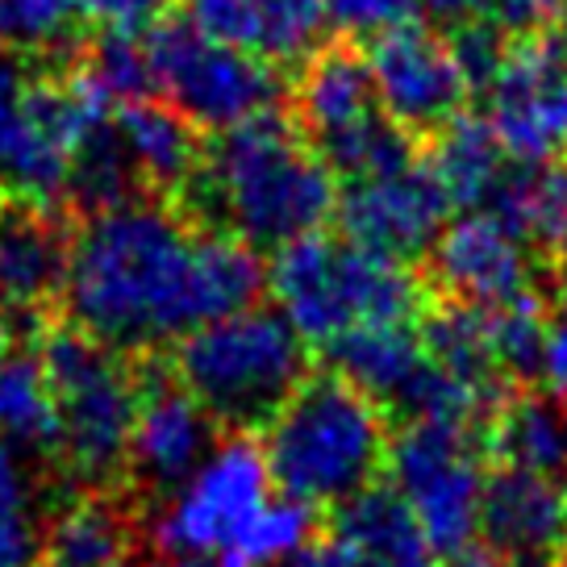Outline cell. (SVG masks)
I'll list each match as a JSON object with an SVG mask.
<instances>
[{"mask_svg": "<svg viewBox=\"0 0 567 567\" xmlns=\"http://www.w3.org/2000/svg\"><path fill=\"white\" fill-rule=\"evenodd\" d=\"M484 463L480 425L413 417L392 430L389 484L409 501L430 555H451L480 534Z\"/></svg>", "mask_w": 567, "mask_h": 567, "instance_id": "8fae6325", "label": "cell"}, {"mask_svg": "<svg viewBox=\"0 0 567 567\" xmlns=\"http://www.w3.org/2000/svg\"><path fill=\"white\" fill-rule=\"evenodd\" d=\"M334 179L301 125L271 109L217 130L209 146H200L196 176L184 193L196 196L193 205L205 226L234 234L255 250H280L334 217Z\"/></svg>", "mask_w": 567, "mask_h": 567, "instance_id": "7a4b0ae2", "label": "cell"}, {"mask_svg": "<svg viewBox=\"0 0 567 567\" xmlns=\"http://www.w3.org/2000/svg\"><path fill=\"white\" fill-rule=\"evenodd\" d=\"M155 92L196 130H230L271 113L284 96L280 68L264 54L238 51L193 30L184 18H159L146 30Z\"/></svg>", "mask_w": 567, "mask_h": 567, "instance_id": "30bf717a", "label": "cell"}, {"mask_svg": "<svg viewBox=\"0 0 567 567\" xmlns=\"http://www.w3.org/2000/svg\"><path fill=\"white\" fill-rule=\"evenodd\" d=\"M267 292L288 326L318 347L368 321H417L430 301L422 271L321 230L271 255Z\"/></svg>", "mask_w": 567, "mask_h": 567, "instance_id": "277c9868", "label": "cell"}, {"mask_svg": "<svg viewBox=\"0 0 567 567\" xmlns=\"http://www.w3.org/2000/svg\"><path fill=\"white\" fill-rule=\"evenodd\" d=\"M276 496L264 443L247 430L217 439L193 476L163 496V509L151 522V543L172 559H230L247 538L255 517Z\"/></svg>", "mask_w": 567, "mask_h": 567, "instance_id": "9c48e42d", "label": "cell"}, {"mask_svg": "<svg viewBox=\"0 0 567 567\" xmlns=\"http://www.w3.org/2000/svg\"><path fill=\"white\" fill-rule=\"evenodd\" d=\"M555 567H567V543L559 547V555H555Z\"/></svg>", "mask_w": 567, "mask_h": 567, "instance_id": "7bdbcfd3", "label": "cell"}, {"mask_svg": "<svg viewBox=\"0 0 567 567\" xmlns=\"http://www.w3.org/2000/svg\"><path fill=\"white\" fill-rule=\"evenodd\" d=\"M172 375L226 430H264L267 417L309 375L305 338L280 309L247 305L176 342Z\"/></svg>", "mask_w": 567, "mask_h": 567, "instance_id": "5b68a950", "label": "cell"}, {"mask_svg": "<svg viewBox=\"0 0 567 567\" xmlns=\"http://www.w3.org/2000/svg\"><path fill=\"white\" fill-rule=\"evenodd\" d=\"M38 359L59 405V455L54 460L89 488H109L125 467L130 430L138 413L142 380L130 372L122 351L84 334L80 326H59L42 338Z\"/></svg>", "mask_w": 567, "mask_h": 567, "instance_id": "8992f818", "label": "cell"}, {"mask_svg": "<svg viewBox=\"0 0 567 567\" xmlns=\"http://www.w3.org/2000/svg\"><path fill=\"white\" fill-rule=\"evenodd\" d=\"M451 200L443 184L430 176L422 159L384 172V176L347 179L338 193V230L354 247L389 255V259H425L434 238L443 234Z\"/></svg>", "mask_w": 567, "mask_h": 567, "instance_id": "5bb4252c", "label": "cell"}, {"mask_svg": "<svg viewBox=\"0 0 567 567\" xmlns=\"http://www.w3.org/2000/svg\"><path fill=\"white\" fill-rule=\"evenodd\" d=\"M172 0H89V18L101 30H125V34H142L163 18Z\"/></svg>", "mask_w": 567, "mask_h": 567, "instance_id": "e575fe53", "label": "cell"}, {"mask_svg": "<svg viewBox=\"0 0 567 567\" xmlns=\"http://www.w3.org/2000/svg\"><path fill=\"white\" fill-rule=\"evenodd\" d=\"M417 159L430 167V176L443 184V193L451 205H463V209H480L488 205L493 188L505 176V146L493 134L488 117L480 113H467L463 109L460 117L430 134L422 142V155Z\"/></svg>", "mask_w": 567, "mask_h": 567, "instance_id": "cb8c5ba5", "label": "cell"}, {"mask_svg": "<svg viewBox=\"0 0 567 567\" xmlns=\"http://www.w3.org/2000/svg\"><path fill=\"white\" fill-rule=\"evenodd\" d=\"M559 493H564V509H567V476L559 480Z\"/></svg>", "mask_w": 567, "mask_h": 567, "instance_id": "ee69618b", "label": "cell"}, {"mask_svg": "<svg viewBox=\"0 0 567 567\" xmlns=\"http://www.w3.org/2000/svg\"><path fill=\"white\" fill-rule=\"evenodd\" d=\"M142 567H226L221 559H163V564H142Z\"/></svg>", "mask_w": 567, "mask_h": 567, "instance_id": "60d3db41", "label": "cell"}, {"mask_svg": "<svg viewBox=\"0 0 567 567\" xmlns=\"http://www.w3.org/2000/svg\"><path fill=\"white\" fill-rule=\"evenodd\" d=\"M547 42H550V51L559 54L567 63V0L559 4V13H555V21L547 25Z\"/></svg>", "mask_w": 567, "mask_h": 567, "instance_id": "f35d334b", "label": "cell"}, {"mask_svg": "<svg viewBox=\"0 0 567 567\" xmlns=\"http://www.w3.org/2000/svg\"><path fill=\"white\" fill-rule=\"evenodd\" d=\"M313 538V509L276 493L267 501V509L255 517L247 538L234 547L226 567H280L288 555H297Z\"/></svg>", "mask_w": 567, "mask_h": 567, "instance_id": "f546056e", "label": "cell"}, {"mask_svg": "<svg viewBox=\"0 0 567 567\" xmlns=\"http://www.w3.org/2000/svg\"><path fill=\"white\" fill-rule=\"evenodd\" d=\"M439 567H514V564H509L501 550L488 547V543H467V547L443 555V564Z\"/></svg>", "mask_w": 567, "mask_h": 567, "instance_id": "74e56055", "label": "cell"}, {"mask_svg": "<svg viewBox=\"0 0 567 567\" xmlns=\"http://www.w3.org/2000/svg\"><path fill=\"white\" fill-rule=\"evenodd\" d=\"M113 130L122 138V151L142 188L155 193H184L200 163L196 125L176 113L167 101H130L113 109Z\"/></svg>", "mask_w": 567, "mask_h": 567, "instance_id": "44dd1931", "label": "cell"}, {"mask_svg": "<svg viewBox=\"0 0 567 567\" xmlns=\"http://www.w3.org/2000/svg\"><path fill=\"white\" fill-rule=\"evenodd\" d=\"M368 63H372L384 113L405 134H413L417 146L430 134H439L451 117H460L472 101V84L446 34H434L417 21H405L375 38Z\"/></svg>", "mask_w": 567, "mask_h": 567, "instance_id": "4fadbf2b", "label": "cell"}, {"mask_svg": "<svg viewBox=\"0 0 567 567\" xmlns=\"http://www.w3.org/2000/svg\"><path fill=\"white\" fill-rule=\"evenodd\" d=\"M89 21V0H0V47L18 54L63 47Z\"/></svg>", "mask_w": 567, "mask_h": 567, "instance_id": "4dcf8cb0", "label": "cell"}, {"mask_svg": "<svg viewBox=\"0 0 567 567\" xmlns=\"http://www.w3.org/2000/svg\"><path fill=\"white\" fill-rule=\"evenodd\" d=\"M13 354H18V351H13V321L0 313V368H4Z\"/></svg>", "mask_w": 567, "mask_h": 567, "instance_id": "ab89813d", "label": "cell"}, {"mask_svg": "<svg viewBox=\"0 0 567 567\" xmlns=\"http://www.w3.org/2000/svg\"><path fill=\"white\" fill-rule=\"evenodd\" d=\"M0 443L30 460L59 455V405L38 354H13L0 368Z\"/></svg>", "mask_w": 567, "mask_h": 567, "instance_id": "484cf974", "label": "cell"}, {"mask_svg": "<svg viewBox=\"0 0 567 567\" xmlns=\"http://www.w3.org/2000/svg\"><path fill=\"white\" fill-rule=\"evenodd\" d=\"M71 80L109 109L151 96L155 92V71H151V54H146V30L142 34L101 30V38L89 47L84 63Z\"/></svg>", "mask_w": 567, "mask_h": 567, "instance_id": "83f0119b", "label": "cell"}, {"mask_svg": "<svg viewBox=\"0 0 567 567\" xmlns=\"http://www.w3.org/2000/svg\"><path fill=\"white\" fill-rule=\"evenodd\" d=\"M109 105L47 71H30L25 59L0 47V172L9 193L30 205H54L68 196L71 163L92 122Z\"/></svg>", "mask_w": 567, "mask_h": 567, "instance_id": "ba28073f", "label": "cell"}, {"mask_svg": "<svg viewBox=\"0 0 567 567\" xmlns=\"http://www.w3.org/2000/svg\"><path fill=\"white\" fill-rule=\"evenodd\" d=\"M179 18L213 42L255 54V13L250 0H179Z\"/></svg>", "mask_w": 567, "mask_h": 567, "instance_id": "d6a6232c", "label": "cell"}, {"mask_svg": "<svg viewBox=\"0 0 567 567\" xmlns=\"http://www.w3.org/2000/svg\"><path fill=\"white\" fill-rule=\"evenodd\" d=\"M134 543L138 526L125 501L105 488H89L47 514L42 555L47 567H130Z\"/></svg>", "mask_w": 567, "mask_h": 567, "instance_id": "7402d4cb", "label": "cell"}, {"mask_svg": "<svg viewBox=\"0 0 567 567\" xmlns=\"http://www.w3.org/2000/svg\"><path fill=\"white\" fill-rule=\"evenodd\" d=\"M276 493L334 509L389 472L392 413L338 372H309L264 425Z\"/></svg>", "mask_w": 567, "mask_h": 567, "instance_id": "3957f363", "label": "cell"}, {"mask_svg": "<svg viewBox=\"0 0 567 567\" xmlns=\"http://www.w3.org/2000/svg\"><path fill=\"white\" fill-rule=\"evenodd\" d=\"M430 297L496 309L522 297H550L526 243L496 213H467L443 226L422 259Z\"/></svg>", "mask_w": 567, "mask_h": 567, "instance_id": "7c38bea8", "label": "cell"}, {"mask_svg": "<svg viewBox=\"0 0 567 567\" xmlns=\"http://www.w3.org/2000/svg\"><path fill=\"white\" fill-rule=\"evenodd\" d=\"M9 209V179H4V172H0V213Z\"/></svg>", "mask_w": 567, "mask_h": 567, "instance_id": "b9f144b4", "label": "cell"}, {"mask_svg": "<svg viewBox=\"0 0 567 567\" xmlns=\"http://www.w3.org/2000/svg\"><path fill=\"white\" fill-rule=\"evenodd\" d=\"M264 288L267 267L250 243L196 226L167 200L125 196L71 234L63 305L84 334L138 354L259 305Z\"/></svg>", "mask_w": 567, "mask_h": 567, "instance_id": "6da1fadb", "label": "cell"}, {"mask_svg": "<svg viewBox=\"0 0 567 567\" xmlns=\"http://www.w3.org/2000/svg\"><path fill=\"white\" fill-rule=\"evenodd\" d=\"M564 0H493L488 18L493 25H501L509 38H526V34H547V25L555 21Z\"/></svg>", "mask_w": 567, "mask_h": 567, "instance_id": "836d02e7", "label": "cell"}, {"mask_svg": "<svg viewBox=\"0 0 567 567\" xmlns=\"http://www.w3.org/2000/svg\"><path fill=\"white\" fill-rule=\"evenodd\" d=\"M342 38H380L417 18V0H321Z\"/></svg>", "mask_w": 567, "mask_h": 567, "instance_id": "1f68e13d", "label": "cell"}, {"mask_svg": "<svg viewBox=\"0 0 567 567\" xmlns=\"http://www.w3.org/2000/svg\"><path fill=\"white\" fill-rule=\"evenodd\" d=\"M480 534L509 564L555 559L567 543L559 480L522 467H493L484 476V496H480Z\"/></svg>", "mask_w": 567, "mask_h": 567, "instance_id": "ac0fdd59", "label": "cell"}, {"mask_svg": "<svg viewBox=\"0 0 567 567\" xmlns=\"http://www.w3.org/2000/svg\"><path fill=\"white\" fill-rule=\"evenodd\" d=\"M543 375L550 389L567 392V284L550 297L547 309V359H543Z\"/></svg>", "mask_w": 567, "mask_h": 567, "instance_id": "8d00e7d4", "label": "cell"}, {"mask_svg": "<svg viewBox=\"0 0 567 567\" xmlns=\"http://www.w3.org/2000/svg\"><path fill=\"white\" fill-rule=\"evenodd\" d=\"M330 534L342 538L347 547L380 559V564L430 567V547H425L417 517H413L405 496L384 480H375L354 496H347L342 505H334Z\"/></svg>", "mask_w": 567, "mask_h": 567, "instance_id": "d4e9b609", "label": "cell"}, {"mask_svg": "<svg viewBox=\"0 0 567 567\" xmlns=\"http://www.w3.org/2000/svg\"><path fill=\"white\" fill-rule=\"evenodd\" d=\"M488 125L505 155L534 163L559 155L567 142V63L547 34L509 38V51L488 80Z\"/></svg>", "mask_w": 567, "mask_h": 567, "instance_id": "9a60e30c", "label": "cell"}, {"mask_svg": "<svg viewBox=\"0 0 567 567\" xmlns=\"http://www.w3.org/2000/svg\"><path fill=\"white\" fill-rule=\"evenodd\" d=\"M326 363L330 372L351 380L354 389L375 396L380 405L396 409L401 392L425 363V347L417 334V321H368L354 326L334 342H326Z\"/></svg>", "mask_w": 567, "mask_h": 567, "instance_id": "603a6c76", "label": "cell"}, {"mask_svg": "<svg viewBox=\"0 0 567 567\" xmlns=\"http://www.w3.org/2000/svg\"><path fill=\"white\" fill-rule=\"evenodd\" d=\"M71 234L54 205H9L0 213V313L30 326L63 301Z\"/></svg>", "mask_w": 567, "mask_h": 567, "instance_id": "e0dca14e", "label": "cell"}, {"mask_svg": "<svg viewBox=\"0 0 567 567\" xmlns=\"http://www.w3.org/2000/svg\"><path fill=\"white\" fill-rule=\"evenodd\" d=\"M47 493L30 455L0 443V567H34L47 534Z\"/></svg>", "mask_w": 567, "mask_h": 567, "instance_id": "4316f807", "label": "cell"}, {"mask_svg": "<svg viewBox=\"0 0 567 567\" xmlns=\"http://www.w3.org/2000/svg\"><path fill=\"white\" fill-rule=\"evenodd\" d=\"M217 417L176 375H146L130 430L125 472L138 488L167 496L205 463V455L217 446Z\"/></svg>", "mask_w": 567, "mask_h": 567, "instance_id": "2e32d148", "label": "cell"}, {"mask_svg": "<svg viewBox=\"0 0 567 567\" xmlns=\"http://www.w3.org/2000/svg\"><path fill=\"white\" fill-rule=\"evenodd\" d=\"M34 567H38V564H34Z\"/></svg>", "mask_w": 567, "mask_h": 567, "instance_id": "f6af8a7d", "label": "cell"}, {"mask_svg": "<svg viewBox=\"0 0 567 567\" xmlns=\"http://www.w3.org/2000/svg\"><path fill=\"white\" fill-rule=\"evenodd\" d=\"M493 467H522L538 476H567V392L514 384L480 425Z\"/></svg>", "mask_w": 567, "mask_h": 567, "instance_id": "ffe728a7", "label": "cell"}, {"mask_svg": "<svg viewBox=\"0 0 567 567\" xmlns=\"http://www.w3.org/2000/svg\"><path fill=\"white\" fill-rule=\"evenodd\" d=\"M255 13V54L267 63H305L326 34V4L321 0H250Z\"/></svg>", "mask_w": 567, "mask_h": 567, "instance_id": "f1b7e54d", "label": "cell"}, {"mask_svg": "<svg viewBox=\"0 0 567 567\" xmlns=\"http://www.w3.org/2000/svg\"><path fill=\"white\" fill-rule=\"evenodd\" d=\"M292 105V122L301 125L305 138L318 146V155L342 179L384 176L417 163L422 155L417 138L384 113L372 63L351 38L321 42L305 59Z\"/></svg>", "mask_w": 567, "mask_h": 567, "instance_id": "52a82bcc", "label": "cell"}, {"mask_svg": "<svg viewBox=\"0 0 567 567\" xmlns=\"http://www.w3.org/2000/svg\"><path fill=\"white\" fill-rule=\"evenodd\" d=\"M280 567H409V564H380L363 550L347 547L342 538L326 534V538H309L297 555H288Z\"/></svg>", "mask_w": 567, "mask_h": 567, "instance_id": "d590c367", "label": "cell"}, {"mask_svg": "<svg viewBox=\"0 0 567 567\" xmlns=\"http://www.w3.org/2000/svg\"><path fill=\"white\" fill-rule=\"evenodd\" d=\"M488 213L526 243L555 297L567 284V155L509 167L488 196Z\"/></svg>", "mask_w": 567, "mask_h": 567, "instance_id": "d6986e66", "label": "cell"}]
</instances>
